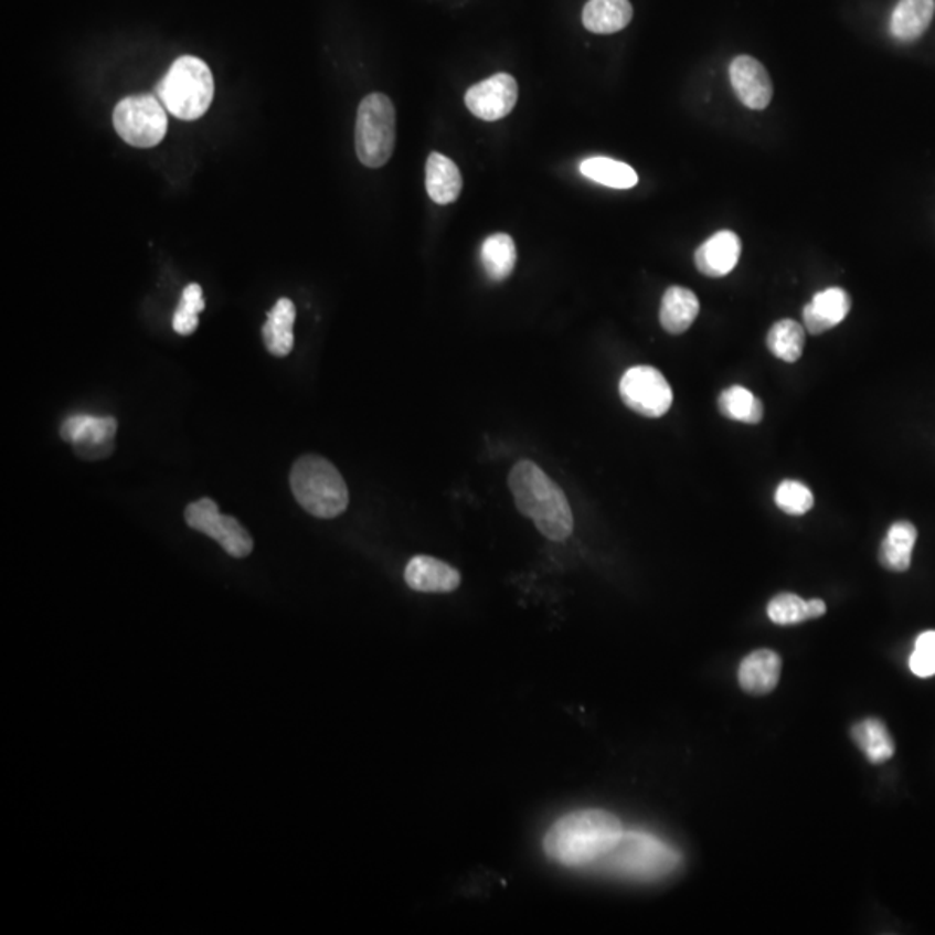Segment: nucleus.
I'll return each mask as SVG.
<instances>
[{"instance_id": "1", "label": "nucleus", "mask_w": 935, "mask_h": 935, "mask_svg": "<svg viewBox=\"0 0 935 935\" xmlns=\"http://www.w3.org/2000/svg\"><path fill=\"white\" fill-rule=\"evenodd\" d=\"M623 821L602 809H584L560 818L548 830L542 848L553 863L566 868L593 867L623 837Z\"/></svg>"}, {"instance_id": "2", "label": "nucleus", "mask_w": 935, "mask_h": 935, "mask_svg": "<svg viewBox=\"0 0 935 935\" xmlns=\"http://www.w3.org/2000/svg\"><path fill=\"white\" fill-rule=\"evenodd\" d=\"M508 486L520 513L534 520L542 535L562 542L574 532V514L565 492L535 463L513 466Z\"/></svg>"}, {"instance_id": "3", "label": "nucleus", "mask_w": 935, "mask_h": 935, "mask_svg": "<svg viewBox=\"0 0 935 935\" xmlns=\"http://www.w3.org/2000/svg\"><path fill=\"white\" fill-rule=\"evenodd\" d=\"M681 863V852L654 833L624 830L614 848L587 870L627 882L651 883L671 876Z\"/></svg>"}, {"instance_id": "4", "label": "nucleus", "mask_w": 935, "mask_h": 935, "mask_svg": "<svg viewBox=\"0 0 935 935\" xmlns=\"http://www.w3.org/2000/svg\"><path fill=\"white\" fill-rule=\"evenodd\" d=\"M289 484L298 504L314 517L337 518L349 507L346 480L334 465L316 454L295 463Z\"/></svg>"}, {"instance_id": "5", "label": "nucleus", "mask_w": 935, "mask_h": 935, "mask_svg": "<svg viewBox=\"0 0 935 935\" xmlns=\"http://www.w3.org/2000/svg\"><path fill=\"white\" fill-rule=\"evenodd\" d=\"M215 84L205 61L182 56L173 61L166 77L157 85V97L167 111L179 120L203 117L212 105Z\"/></svg>"}, {"instance_id": "6", "label": "nucleus", "mask_w": 935, "mask_h": 935, "mask_svg": "<svg viewBox=\"0 0 935 935\" xmlns=\"http://www.w3.org/2000/svg\"><path fill=\"white\" fill-rule=\"evenodd\" d=\"M394 103L382 93L365 96L359 105L355 124V151L362 166L380 169L386 166L395 148Z\"/></svg>"}, {"instance_id": "7", "label": "nucleus", "mask_w": 935, "mask_h": 935, "mask_svg": "<svg viewBox=\"0 0 935 935\" xmlns=\"http://www.w3.org/2000/svg\"><path fill=\"white\" fill-rule=\"evenodd\" d=\"M113 125L118 136L134 148H155L169 129L166 106L151 94L121 99L113 111Z\"/></svg>"}, {"instance_id": "8", "label": "nucleus", "mask_w": 935, "mask_h": 935, "mask_svg": "<svg viewBox=\"0 0 935 935\" xmlns=\"http://www.w3.org/2000/svg\"><path fill=\"white\" fill-rule=\"evenodd\" d=\"M185 523L201 534L217 541L234 559H246L254 551V539L236 518L221 514L217 502L203 498L191 502L184 511Z\"/></svg>"}, {"instance_id": "9", "label": "nucleus", "mask_w": 935, "mask_h": 935, "mask_svg": "<svg viewBox=\"0 0 935 935\" xmlns=\"http://www.w3.org/2000/svg\"><path fill=\"white\" fill-rule=\"evenodd\" d=\"M618 392L624 404L647 418H660L672 406V389L666 376L650 365H636L624 373Z\"/></svg>"}, {"instance_id": "10", "label": "nucleus", "mask_w": 935, "mask_h": 935, "mask_svg": "<svg viewBox=\"0 0 935 935\" xmlns=\"http://www.w3.org/2000/svg\"><path fill=\"white\" fill-rule=\"evenodd\" d=\"M118 423L111 416H91L72 414L61 425V437L75 447V453L84 459L108 458L115 449V435Z\"/></svg>"}, {"instance_id": "11", "label": "nucleus", "mask_w": 935, "mask_h": 935, "mask_svg": "<svg viewBox=\"0 0 935 935\" xmlns=\"http://www.w3.org/2000/svg\"><path fill=\"white\" fill-rule=\"evenodd\" d=\"M518 100V84L508 73H498L480 84L468 88L465 94L466 108L475 117L486 121H498L513 111Z\"/></svg>"}, {"instance_id": "12", "label": "nucleus", "mask_w": 935, "mask_h": 935, "mask_svg": "<svg viewBox=\"0 0 935 935\" xmlns=\"http://www.w3.org/2000/svg\"><path fill=\"white\" fill-rule=\"evenodd\" d=\"M730 81L742 105L751 109H764L773 99V84L763 63L751 56H739L731 61Z\"/></svg>"}, {"instance_id": "13", "label": "nucleus", "mask_w": 935, "mask_h": 935, "mask_svg": "<svg viewBox=\"0 0 935 935\" xmlns=\"http://www.w3.org/2000/svg\"><path fill=\"white\" fill-rule=\"evenodd\" d=\"M740 254V237L733 231H719L697 249L694 265L703 276L724 277L735 269Z\"/></svg>"}, {"instance_id": "14", "label": "nucleus", "mask_w": 935, "mask_h": 935, "mask_svg": "<svg viewBox=\"0 0 935 935\" xmlns=\"http://www.w3.org/2000/svg\"><path fill=\"white\" fill-rule=\"evenodd\" d=\"M407 586L419 593H453L461 584V575L447 563L432 556H414L404 572Z\"/></svg>"}, {"instance_id": "15", "label": "nucleus", "mask_w": 935, "mask_h": 935, "mask_svg": "<svg viewBox=\"0 0 935 935\" xmlns=\"http://www.w3.org/2000/svg\"><path fill=\"white\" fill-rule=\"evenodd\" d=\"M849 310H851V297L846 289H824L804 307V326L811 334L825 333L848 318Z\"/></svg>"}, {"instance_id": "16", "label": "nucleus", "mask_w": 935, "mask_h": 935, "mask_svg": "<svg viewBox=\"0 0 935 935\" xmlns=\"http://www.w3.org/2000/svg\"><path fill=\"white\" fill-rule=\"evenodd\" d=\"M782 659L773 650H755L740 663L739 682L751 694H767L778 687Z\"/></svg>"}, {"instance_id": "17", "label": "nucleus", "mask_w": 935, "mask_h": 935, "mask_svg": "<svg viewBox=\"0 0 935 935\" xmlns=\"http://www.w3.org/2000/svg\"><path fill=\"white\" fill-rule=\"evenodd\" d=\"M463 177L450 158L432 153L426 160V193L437 205H449L458 200Z\"/></svg>"}, {"instance_id": "18", "label": "nucleus", "mask_w": 935, "mask_h": 935, "mask_svg": "<svg viewBox=\"0 0 935 935\" xmlns=\"http://www.w3.org/2000/svg\"><path fill=\"white\" fill-rule=\"evenodd\" d=\"M700 312V301L691 289L671 286L660 304V325L671 334H681L690 330Z\"/></svg>"}, {"instance_id": "19", "label": "nucleus", "mask_w": 935, "mask_h": 935, "mask_svg": "<svg viewBox=\"0 0 935 935\" xmlns=\"http://www.w3.org/2000/svg\"><path fill=\"white\" fill-rule=\"evenodd\" d=\"M935 0H900L891 17V33L901 42L918 41L931 26Z\"/></svg>"}, {"instance_id": "20", "label": "nucleus", "mask_w": 935, "mask_h": 935, "mask_svg": "<svg viewBox=\"0 0 935 935\" xmlns=\"http://www.w3.org/2000/svg\"><path fill=\"white\" fill-rule=\"evenodd\" d=\"M297 309L289 298H279L267 314V322L262 330L265 347L276 358H286L295 346L294 326Z\"/></svg>"}, {"instance_id": "21", "label": "nucleus", "mask_w": 935, "mask_h": 935, "mask_svg": "<svg viewBox=\"0 0 935 935\" xmlns=\"http://www.w3.org/2000/svg\"><path fill=\"white\" fill-rule=\"evenodd\" d=\"M633 20L629 0H589L584 6L583 23L589 32L610 35L626 29Z\"/></svg>"}, {"instance_id": "22", "label": "nucleus", "mask_w": 935, "mask_h": 935, "mask_svg": "<svg viewBox=\"0 0 935 935\" xmlns=\"http://www.w3.org/2000/svg\"><path fill=\"white\" fill-rule=\"evenodd\" d=\"M916 529L910 522H895L880 546L879 559L883 569L891 572H906L912 565L913 548L916 544Z\"/></svg>"}, {"instance_id": "23", "label": "nucleus", "mask_w": 935, "mask_h": 935, "mask_svg": "<svg viewBox=\"0 0 935 935\" xmlns=\"http://www.w3.org/2000/svg\"><path fill=\"white\" fill-rule=\"evenodd\" d=\"M852 740L861 748L871 764H883L892 759L895 754L894 740L889 733L888 726L880 719L868 718L861 723H856L851 730Z\"/></svg>"}, {"instance_id": "24", "label": "nucleus", "mask_w": 935, "mask_h": 935, "mask_svg": "<svg viewBox=\"0 0 935 935\" xmlns=\"http://www.w3.org/2000/svg\"><path fill=\"white\" fill-rule=\"evenodd\" d=\"M480 262L490 281L501 283L513 273L517 265V246L510 234L498 233L487 237L480 248Z\"/></svg>"}, {"instance_id": "25", "label": "nucleus", "mask_w": 935, "mask_h": 935, "mask_svg": "<svg viewBox=\"0 0 935 935\" xmlns=\"http://www.w3.org/2000/svg\"><path fill=\"white\" fill-rule=\"evenodd\" d=\"M581 173L596 184L612 189H630L638 184V173L633 167L614 158H586L581 163Z\"/></svg>"}, {"instance_id": "26", "label": "nucleus", "mask_w": 935, "mask_h": 935, "mask_svg": "<svg viewBox=\"0 0 935 935\" xmlns=\"http://www.w3.org/2000/svg\"><path fill=\"white\" fill-rule=\"evenodd\" d=\"M718 406L723 416L735 422L747 423V425H757L763 422V402L745 386L733 385L724 390L723 394L719 395Z\"/></svg>"}, {"instance_id": "27", "label": "nucleus", "mask_w": 935, "mask_h": 935, "mask_svg": "<svg viewBox=\"0 0 935 935\" xmlns=\"http://www.w3.org/2000/svg\"><path fill=\"white\" fill-rule=\"evenodd\" d=\"M806 343V331L803 326L791 319L776 322L767 333V349L775 358L785 362L799 361Z\"/></svg>"}, {"instance_id": "28", "label": "nucleus", "mask_w": 935, "mask_h": 935, "mask_svg": "<svg viewBox=\"0 0 935 935\" xmlns=\"http://www.w3.org/2000/svg\"><path fill=\"white\" fill-rule=\"evenodd\" d=\"M767 617L771 623L778 626H797V624L811 620V608H809V599H803L794 593H782L775 596L767 605Z\"/></svg>"}, {"instance_id": "29", "label": "nucleus", "mask_w": 935, "mask_h": 935, "mask_svg": "<svg viewBox=\"0 0 935 935\" xmlns=\"http://www.w3.org/2000/svg\"><path fill=\"white\" fill-rule=\"evenodd\" d=\"M205 309V300H203V289L196 283L185 286L182 291L181 301L173 314V330L176 333L193 334L198 328V316Z\"/></svg>"}, {"instance_id": "30", "label": "nucleus", "mask_w": 935, "mask_h": 935, "mask_svg": "<svg viewBox=\"0 0 935 935\" xmlns=\"http://www.w3.org/2000/svg\"><path fill=\"white\" fill-rule=\"evenodd\" d=\"M776 504L783 513L791 517H800L811 510L815 504V496L811 489L797 480H783L776 489Z\"/></svg>"}, {"instance_id": "31", "label": "nucleus", "mask_w": 935, "mask_h": 935, "mask_svg": "<svg viewBox=\"0 0 935 935\" xmlns=\"http://www.w3.org/2000/svg\"><path fill=\"white\" fill-rule=\"evenodd\" d=\"M910 669L918 678L935 676V630H927L916 638L915 650L910 657Z\"/></svg>"}]
</instances>
